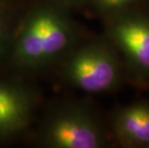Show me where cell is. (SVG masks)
<instances>
[{
    "label": "cell",
    "instance_id": "6da1fadb",
    "mask_svg": "<svg viewBox=\"0 0 149 148\" xmlns=\"http://www.w3.org/2000/svg\"><path fill=\"white\" fill-rule=\"evenodd\" d=\"M78 42V29L66 6L45 2L24 18L11 42V58L22 69H37L65 56Z\"/></svg>",
    "mask_w": 149,
    "mask_h": 148
},
{
    "label": "cell",
    "instance_id": "7a4b0ae2",
    "mask_svg": "<svg viewBox=\"0 0 149 148\" xmlns=\"http://www.w3.org/2000/svg\"><path fill=\"white\" fill-rule=\"evenodd\" d=\"M125 76L122 59L106 38L78 42L65 55L63 65L66 83L87 93L116 90Z\"/></svg>",
    "mask_w": 149,
    "mask_h": 148
},
{
    "label": "cell",
    "instance_id": "3957f363",
    "mask_svg": "<svg viewBox=\"0 0 149 148\" xmlns=\"http://www.w3.org/2000/svg\"><path fill=\"white\" fill-rule=\"evenodd\" d=\"M110 136L93 109L82 102H66L47 115L38 138L49 148H103Z\"/></svg>",
    "mask_w": 149,
    "mask_h": 148
},
{
    "label": "cell",
    "instance_id": "277c9868",
    "mask_svg": "<svg viewBox=\"0 0 149 148\" xmlns=\"http://www.w3.org/2000/svg\"><path fill=\"white\" fill-rule=\"evenodd\" d=\"M105 38L116 47L130 81L149 88V10L143 5L103 19Z\"/></svg>",
    "mask_w": 149,
    "mask_h": 148
},
{
    "label": "cell",
    "instance_id": "5b68a950",
    "mask_svg": "<svg viewBox=\"0 0 149 148\" xmlns=\"http://www.w3.org/2000/svg\"><path fill=\"white\" fill-rule=\"evenodd\" d=\"M35 107L36 97L29 88L0 80V140L21 134L30 124Z\"/></svg>",
    "mask_w": 149,
    "mask_h": 148
},
{
    "label": "cell",
    "instance_id": "8992f818",
    "mask_svg": "<svg viewBox=\"0 0 149 148\" xmlns=\"http://www.w3.org/2000/svg\"><path fill=\"white\" fill-rule=\"evenodd\" d=\"M110 134L127 148H149V100L120 107L112 115Z\"/></svg>",
    "mask_w": 149,
    "mask_h": 148
},
{
    "label": "cell",
    "instance_id": "52a82bcc",
    "mask_svg": "<svg viewBox=\"0 0 149 148\" xmlns=\"http://www.w3.org/2000/svg\"><path fill=\"white\" fill-rule=\"evenodd\" d=\"M146 0H91L88 6L102 19L144 4Z\"/></svg>",
    "mask_w": 149,
    "mask_h": 148
},
{
    "label": "cell",
    "instance_id": "ba28073f",
    "mask_svg": "<svg viewBox=\"0 0 149 148\" xmlns=\"http://www.w3.org/2000/svg\"><path fill=\"white\" fill-rule=\"evenodd\" d=\"M11 42V33L7 20L0 15V58L8 49H10Z\"/></svg>",
    "mask_w": 149,
    "mask_h": 148
},
{
    "label": "cell",
    "instance_id": "9c48e42d",
    "mask_svg": "<svg viewBox=\"0 0 149 148\" xmlns=\"http://www.w3.org/2000/svg\"><path fill=\"white\" fill-rule=\"evenodd\" d=\"M63 4H65L66 7L68 6H85L90 4L91 0H61Z\"/></svg>",
    "mask_w": 149,
    "mask_h": 148
}]
</instances>
